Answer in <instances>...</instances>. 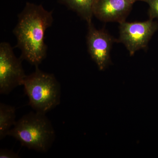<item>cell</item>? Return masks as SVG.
<instances>
[{
  "label": "cell",
  "instance_id": "6da1fadb",
  "mask_svg": "<svg viewBox=\"0 0 158 158\" xmlns=\"http://www.w3.org/2000/svg\"><path fill=\"white\" fill-rule=\"evenodd\" d=\"M53 21L52 11L45 10L42 5L27 2L18 15V22L13 30L17 45L21 50L20 57L35 67L38 66L47 55L44 42L47 29Z\"/></svg>",
  "mask_w": 158,
  "mask_h": 158
},
{
  "label": "cell",
  "instance_id": "7a4b0ae2",
  "mask_svg": "<svg viewBox=\"0 0 158 158\" xmlns=\"http://www.w3.org/2000/svg\"><path fill=\"white\" fill-rule=\"evenodd\" d=\"M8 136L13 137L29 149L45 153L50 149L56 134L46 114L35 111L16 121Z\"/></svg>",
  "mask_w": 158,
  "mask_h": 158
},
{
  "label": "cell",
  "instance_id": "3957f363",
  "mask_svg": "<svg viewBox=\"0 0 158 158\" xmlns=\"http://www.w3.org/2000/svg\"><path fill=\"white\" fill-rule=\"evenodd\" d=\"M23 85L29 105L35 112L46 114L60 104V84L53 74L42 71L38 66L34 73L26 76Z\"/></svg>",
  "mask_w": 158,
  "mask_h": 158
},
{
  "label": "cell",
  "instance_id": "277c9868",
  "mask_svg": "<svg viewBox=\"0 0 158 158\" xmlns=\"http://www.w3.org/2000/svg\"><path fill=\"white\" fill-rule=\"evenodd\" d=\"M119 36L116 42L124 44L130 56L137 51L145 49L153 35L158 30V22L150 19L143 22L119 23Z\"/></svg>",
  "mask_w": 158,
  "mask_h": 158
},
{
  "label": "cell",
  "instance_id": "5b68a950",
  "mask_svg": "<svg viewBox=\"0 0 158 158\" xmlns=\"http://www.w3.org/2000/svg\"><path fill=\"white\" fill-rule=\"evenodd\" d=\"M20 58L15 56L9 43L0 44V94H8L23 85L26 76Z\"/></svg>",
  "mask_w": 158,
  "mask_h": 158
},
{
  "label": "cell",
  "instance_id": "8992f818",
  "mask_svg": "<svg viewBox=\"0 0 158 158\" xmlns=\"http://www.w3.org/2000/svg\"><path fill=\"white\" fill-rule=\"evenodd\" d=\"M88 24L87 44L88 53L99 69L105 70L111 63L110 52L116 39L104 29H97L92 22Z\"/></svg>",
  "mask_w": 158,
  "mask_h": 158
},
{
  "label": "cell",
  "instance_id": "52a82bcc",
  "mask_svg": "<svg viewBox=\"0 0 158 158\" xmlns=\"http://www.w3.org/2000/svg\"><path fill=\"white\" fill-rule=\"evenodd\" d=\"M140 0H95L93 15L104 22L125 21L134 4Z\"/></svg>",
  "mask_w": 158,
  "mask_h": 158
},
{
  "label": "cell",
  "instance_id": "ba28073f",
  "mask_svg": "<svg viewBox=\"0 0 158 158\" xmlns=\"http://www.w3.org/2000/svg\"><path fill=\"white\" fill-rule=\"evenodd\" d=\"M16 109L14 106L0 103V140L8 136V134L16 123Z\"/></svg>",
  "mask_w": 158,
  "mask_h": 158
},
{
  "label": "cell",
  "instance_id": "9c48e42d",
  "mask_svg": "<svg viewBox=\"0 0 158 158\" xmlns=\"http://www.w3.org/2000/svg\"><path fill=\"white\" fill-rule=\"evenodd\" d=\"M95 0H62L66 6L75 11L88 23L92 22L93 8Z\"/></svg>",
  "mask_w": 158,
  "mask_h": 158
},
{
  "label": "cell",
  "instance_id": "30bf717a",
  "mask_svg": "<svg viewBox=\"0 0 158 158\" xmlns=\"http://www.w3.org/2000/svg\"><path fill=\"white\" fill-rule=\"evenodd\" d=\"M147 3L149 6L148 14L150 19H156L158 22V0H140Z\"/></svg>",
  "mask_w": 158,
  "mask_h": 158
},
{
  "label": "cell",
  "instance_id": "8fae6325",
  "mask_svg": "<svg viewBox=\"0 0 158 158\" xmlns=\"http://www.w3.org/2000/svg\"><path fill=\"white\" fill-rule=\"evenodd\" d=\"M18 154L14 152L12 150L1 149L0 150V158H18Z\"/></svg>",
  "mask_w": 158,
  "mask_h": 158
}]
</instances>
